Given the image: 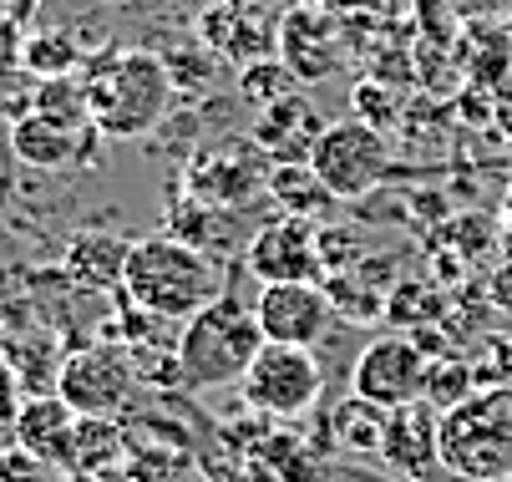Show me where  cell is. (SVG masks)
<instances>
[{
	"label": "cell",
	"mask_w": 512,
	"mask_h": 482,
	"mask_svg": "<svg viewBox=\"0 0 512 482\" xmlns=\"http://www.w3.org/2000/svg\"><path fill=\"white\" fill-rule=\"evenodd\" d=\"M218 295H224V269H218L213 254L183 244L178 234L132 239L127 274H122V300L137 315H153L163 325H178V320L198 315Z\"/></svg>",
	"instance_id": "obj_1"
},
{
	"label": "cell",
	"mask_w": 512,
	"mask_h": 482,
	"mask_svg": "<svg viewBox=\"0 0 512 482\" xmlns=\"http://www.w3.org/2000/svg\"><path fill=\"white\" fill-rule=\"evenodd\" d=\"M381 462L396 467L401 477H431L442 467V411L426 406V401H411V406H396L386 417V432H381Z\"/></svg>",
	"instance_id": "obj_14"
},
{
	"label": "cell",
	"mask_w": 512,
	"mask_h": 482,
	"mask_svg": "<svg viewBox=\"0 0 512 482\" xmlns=\"http://www.w3.org/2000/svg\"><path fill=\"white\" fill-rule=\"evenodd\" d=\"M320 132H325L320 112L295 92V97H284V102H274V107L259 112L254 143L269 153V163H310V148H315Z\"/></svg>",
	"instance_id": "obj_17"
},
{
	"label": "cell",
	"mask_w": 512,
	"mask_h": 482,
	"mask_svg": "<svg viewBox=\"0 0 512 482\" xmlns=\"http://www.w3.org/2000/svg\"><path fill=\"white\" fill-rule=\"evenodd\" d=\"M386 417H391V411H381V406H371V401L350 396V401L335 411V437H340V447H350V452H381Z\"/></svg>",
	"instance_id": "obj_23"
},
{
	"label": "cell",
	"mask_w": 512,
	"mask_h": 482,
	"mask_svg": "<svg viewBox=\"0 0 512 482\" xmlns=\"http://www.w3.org/2000/svg\"><path fill=\"white\" fill-rule=\"evenodd\" d=\"M0 295H11V269L0 264Z\"/></svg>",
	"instance_id": "obj_30"
},
{
	"label": "cell",
	"mask_w": 512,
	"mask_h": 482,
	"mask_svg": "<svg viewBox=\"0 0 512 482\" xmlns=\"http://www.w3.org/2000/svg\"><path fill=\"white\" fill-rule=\"evenodd\" d=\"M87 112L97 122L102 137H117V143H132V137H148L168 107H173V72L158 51H102L87 72Z\"/></svg>",
	"instance_id": "obj_2"
},
{
	"label": "cell",
	"mask_w": 512,
	"mask_h": 482,
	"mask_svg": "<svg viewBox=\"0 0 512 482\" xmlns=\"http://www.w3.org/2000/svg\"><path fill=\"white\" fill-rule=\"evenodd\" d=\"M92 482H137V477H127V472H117V467H112V472H102V477H92Z\"/></svg>",
	"instance_id": "obj_29"
},
{
	"label": "cell",
	"mask_w": 512,
	"mask_h": 482,
	"mask_svg": "<svg viewBox=\"0 0 512 482\" xmlns=\"http://www.w3.org/2000/svg\"><path fill=\"white\" fill-rule=\"evenodd\" d=\"M426 371H431V356H426L421 340L376 335L350 371V391L360 401L381 406V411H396V406H411V401L426 396Z\"/></svg>",
	"instance_id": "obj_8"
},
{
	"label": "cell",
	"mask_w": 512,
	"mask_h": 482,
	"mask_svg": "<svg viewBox=\"0 0 512 482\" xmlns=\"http://www.w3.org/2000/svg\"><path fill=\"white\" fill-rule=\"evenodd\" d=\"M310 168L320 173V183L330 188L335 203L371 198L386 183V173H391L386 127H371L365 117L325 122V132L315 137V148H310Z\"/></svg>",
	"instance_id": "obj_5"
},
{
	"label": "cell",
	"mask_w": 512,
	"mask_h": 482,
	"mask_svg": "<svg viewBox=\"0 0 512 482\" xmlns=\"http://www.w3.org/2000/svg\"><path fill=\"white\" fill-rule=\"evenodd\" d=\"M239 391H244V406L259 411V417L300 422L315 411V401L325 391V371L310 346H274V340H264L239 381Z\"/></svg>",
	"instance_id": "obj_6"
},
{
	"label": "cell",
	"mask_w": 512,
	"mask_h": 482,
	"mask_svg": "<svg viewBox=\"0 0 512 482\" xmlns=\"http://www.w3.org/2000/svg\"><path fill=\"white\" fill-rule=\"evenodd\" d=\"M244 264L259 285H289V280H320V229L315 219L300 214H284L264 229L249 234Z\"/></svg>",
	"instance_id": "obj_12"
},
{
	"label": "cell",
	"mask_w": 512,
	"mask_h": 482,
	"mask_svg": "<svg viewBox=\"0 0 512 482\" xmlns=\"http://www.w3.org/2000/svg\"><path fill=\"white\" fill-rule=\"evenodd\" d=\"M16 411H21V376H16V361L0 351V422H16Z\"/></svg>",
	"instance_id": "obj_28"
},
{
	"label": "cell",
	"mask_w": 512,
	"mask_h": 482,
	"mask_svg": "<svg viewBox=\"0 0 512 482\" xmlns=\"http://www.w3.org/2000/svg\"><path fill=\"white\" fill-rule=\"evenodd\" d=\"M264 193L279 203L284 214H300V219H320L325 203H335L330 188L320 183V173H315L310 163H274Z\"/></svg>",
	"instance_id": "obj_20"
},
{
	"label": "cell",
	"mask_w": 512,
	"mask_h": 482,
	"mask_svg": "<svg viewBox=\"0 0 512 482\" xmlns=\"http://www.w3.org/2000/svg\"><path fill=\"white\" fill-rule=\"evenodd\" d=\"M239 214L244 209H218V203H203V198H183L173 203V219H168V234H178L183 244L203 249V254H234V249H249V239H239Z\"/></svg>",
	"instance_id": "obj_18"
},
{
	"label": "cell",
	"mask_w": 512,
	"mask_h": 482,
	"mask_svg": "<svg viewBox=\"0 0 512 482\" xmlns=\"http://www.w3.org/2000/svg\"><path fill=\"white\" fill-rule=\"evenodd\" d=\"M71 432H77V411H71L56 391L46 396H26L16 422H11V442L26 447L31 457H41L46 467H66L71 457Z\"/></svg>",
	"instance_id": "obj_16"
},
{
	"label": "cell",
	"mask_w": 512,
	"mask_h": 482,
	"mask_svg": "<svg viewBox=\"0 0 512 482\" xmlns=\"http://www.w3.org/2000/svg\"><path fill=\"white\" fill-rule=\"evenodd\" d=\"M442 467L462 482L512 477V386H477L442 411Z\"/></svg>",
	"instance_id": "obj_4"
},
{
	"label": "cell",
	"mask_w": 512,
	"mask_h": 482,
	"mask_svg": "<svg viewBox=\"0 0 512 482\" xmlns=\"http://www.w3.org/2000/svg\"><path fill=\"white\" fill-rule=\"evenodd\" d=\"M132 381H137V361L122 346H82L61 356L56 396L77 417H117L132 401Z\"/></svg>",
	"instance_id": "obj_7"
},
{
	"label": "cell",
	"mask_w": 512,
	"mask_h": 482,
	"mask_svg": "<svg viewBox=\"0 0 512 482\" xmlns=\"http://www.w3.org/2000/svg\"><path fill=\"white\" fill-rule=\"evenodd\" d=\"M477 391V371L467 366V361H442L436 366L431 361V371H426V406H436V411H452L457 401H467Z\"/></svg>",
	"instance_id": "obj_26"
},
{
	"label": "cell",
	"mask_w": 512,
	"mask_h": 482,
	"mask_svg": "<svg viewBox=\"0 0 512 482\" xmlns=\"http://www.w3.org/2000/svg\"><path fill=\"white\" fill-rule=\"evenodd\" d=\"M264 335L254 320V305L239 300L234 290H224L218 300H208L198 315L183 320L178 335V381L193 391H213V386H239L249 361L259 356Z\"/></svg>",
	"instance_id": "obj_3"
},
{
	"label": "cell",
	"mask_w": 512,
	"mask_h": 482,
	"mask_svg": "<svg viewBox=\"0 0 512 482\" xmlns=\"http://www.w3.org/2000/svg\"><path fill=\"white\" fill-rule=\"evenodd\" d=\"M122 452H127V447H122L117 417H77V432H71V457H66L61 472L92 482V477L112 472V467L122 462Z\"/></svg>",
	"instance_id": "obj_19"
},
{
	"label": "cell",
	"mask_w": 512,
	"mask_h": 482,
	"mask_svg": "<svg viewBox=\"0 0 512 482\" xmlns=\"http://www.w3.org/2000/svg\"><path fill=\"white\" fill-rule=\"evenodd\" d=\"M254 320H259V335L274 340V346H310L315 351L335 320V305H330L320 280H289V285L259 290Z\"/></svg>",
	"instance_id": "obj_11"
},
{
	"label": "cell",
	"mask_w": 512,
	"mask_h": 482,
	"mask_svg": "<svg viewBox=\"0 0 512 482\" xmlns=\"http://www.w3.org/2000/svg\"><path fill=\"white\" fill-rule=\"evenodd\" d=\"M0 203H6V173H0Z\"/></svg>",
	"instance_id": "obj_33"
},
{
	"label": "cell",
	"mask_w": 512,
	"mask_h": 482,
	"mask_svg": "<svg viewBox=\"0 0 512 482\" xmlns=\"http://www.w3.org/2000/svg\"><path fill=\"white\" fill-rule=\"evenodd\" d=\"M0 482H46V462L26 447H6L0 452Z\"/></svg>",
	"instance_id": "obj_27"
},
{
	"label": "cell",
	"mask_w": 512,
	"mask_h": 482,
	"mask_svg": "<svg viewBox=\"0 0 512 482\" xmlns=\"http://www.w3.org/2000/svg\"><path fill=\"white\" fill-rule=\"evenodd\" d=\"M507 310H512V305H507Z\"/></svg>",
	"instance_id": "obj_34"
},
{
	"label": "cell",
	"mask_w": 512,
	"mask_h": 482,
	"mask_svg": "<svg viewBox=\"0 0 512 482\" xmlns=\"http://www.w3.org/2000/svg\"><path fill=\"white\" fill-rule=\"evenodd\" d=\"M92 6H132V0H92Z\"/></svg>",
	"instance_id": "obj_31"
},
{
	"label": "cell",
	"mask_w": 512,
	"mask_h": 482,
	"mask_svg": "<svg viewBox=\"0 0 512 482\" xmlns=\"http://www.w3.org/2000/svg\"><path fill=\"white\" fill-rule=\"evenodd\" d=\"M239 102H249V107H274V102H284V97H295L300 92V77L289 72V66L279 61V51L274 56H259V61H249L244 72H239Z\"/></svg>",
	"instance_id": "obj_22"
},
{
	"label": "cell",
	"mask_w": 512,
	"mask_h": 482,
	"mask_svg": "<svg viewBox=\"0 0 512 482\" xmlns=\"http://www.w3.org/2000/svg\"><path fill=\"white\" fill-rule=\"evenodd\" d=\"M31 112H46V117H61V122H92L82 77H46L36 87V107Z\"/></svg>",
	"instance_id": "obj_25"
},
{
	"label": "cell",
	"mask_w": 512,
	"mask_h": 482,
	"mask_svg": "<svg viewBox=\"0 0 512 482\" xmlns=\"http://www.w3.org/2000/svg\"><path fill=\"white\" fill-rule=\"evenodd\" d=\"M36 87L41 77L26 72V61L16 51H0V122H16L36 107Z\"/></svg>",
	"instance_id": "obj_24"
},
{
	"label": "cell",
	"mask_w": 512,
	"mask_h": 482,
	"mask_svg": "<svg viewBox=\"0 0 512 482\" xmlns=\"http://www.w3.org/2000/svg\"><path fill=\"white\" fill-rule=\"evenodd\" d=\"M21 61H26V72L31 77H77V66H82V46L71 41V31H36V36H26L21 41V51H16Z\"/></svg>",
	"instance_id": "obj_21"
},
{
	"label": "cell",
	"mask_w": 512,
	"mask_h": 482,
	"mask_svg": "<svg viewBox=\"0 0 512 482\" xmlns=\"http://www.w3.org/2000/svg\"><path fill=\"white\" fill-rule=\"evenodd\" d=\"M507 482H512V477H507Z\"/></svg>",
	"instance_id": "obj_35"
},
{
	"label": "cell",
	"mask_w": 512,
	"mask_h": 482,
	"mask_svg": "<svg viewBox=\"0 0 512 482\" xmlns=\"http://www.w3.org/2000/svg\"><path fill=\"white\" fill-rule=\"evenodd\" d=\"M97 143H102L97 122H61L46 112H26L11 122V153L41 173H71V168L92 163Z\"/></svg>",
	"instance_id": "obj_13"
},
{
	"label": "cell",
	"mask_w": 512,
	"mask_h": 482,
	"mask_svg": "<svg viewBox=\"0 0 512 482\" xmlns=\"http://www.w3.org/2000/svg\"><path fill=\"white\" fill-rule=\"evenodd\" d=\"M6 437H11V427H6V422H0V447H6Z\"/></svg>",
	"instance_id": "obj_32"
},
{
	"label": "cell",
	"mask_w": 512,
	"mask_h": 482,
	"mask_svg": "<svg viewBox=\"0 0 512 482\" xmlns=\"http://www.w3.org/2000/svg\"><path fill=\"white\" fill-rule=\"evenodd\" d=\"M269 153L254 143H213L203 153H193L188 163V193L203 203H218V209H244V203L269 183Z\"/></svg>",
	"instance_id": "obj_10"
},
{
	"label": "cell",
	"mask_w": 512,
	"mask_h": 482,
	"mask_svg": "<svg viewBox=\"0 0 512 482\" xmlns=\"http://www.w3.org/2000/svg\"><path fill=\"white\" fill-rule=\"evenodd\" d=\"M274 46H279V61L300 77V87H320L340 77L345 66V36L325 6H289L274 26Z\"/></svg>",
	"instance_id": "obj_9"
},
{
	"label": "cell",
	"mask_w": 512,
	"mask_h": 482,
	"mask_svg": "<svg viewBox=\"0 0 512 482\" xmlns=\"http://www.w3.org/2000/svg\"><path fill=\"white\" fill-rule=\"evenodd\" d=\"M127 254H132V244L117 234H102V229L71 234V244L61 254V280L77 295H122Z\"/></svg>",
	"instance_id": "obj_15"
}]
</instances>
